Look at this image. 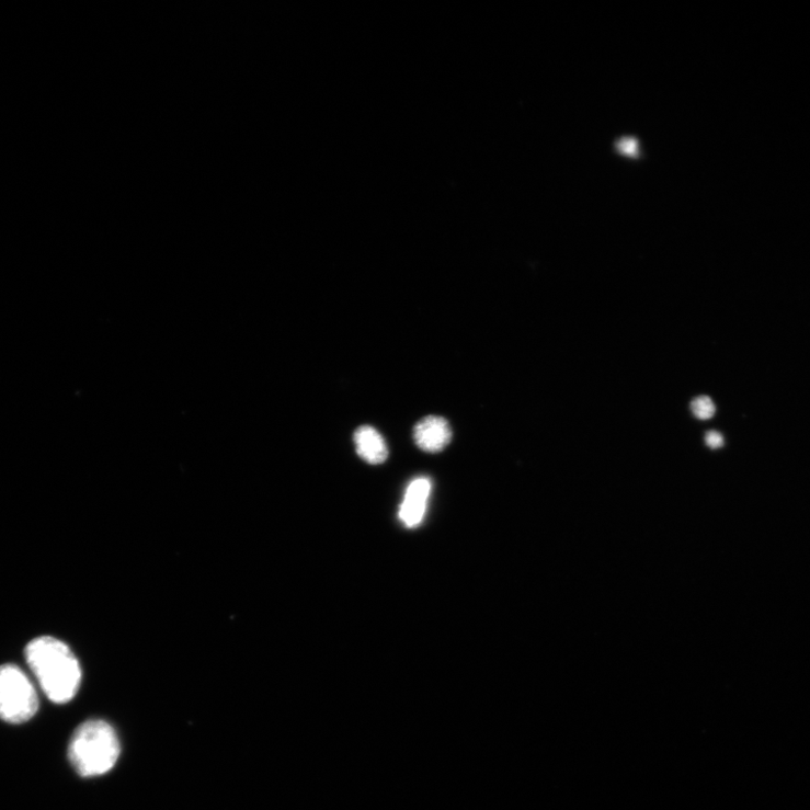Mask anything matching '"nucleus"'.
<instances>
[{"label": "nucleus", "mask_w": 810, "mask_h": 810, "mask_svg": "<svg viewBox=\"0 0 810 810\" xmlns=\"http://www.w3.org/2000/svg\"><path fill=\"white\" fill-rule=\"evenodd\" d=\"M26 662L42 692L56 704L73 699L81 684V669L71 649L53 636H39L25 649Z\"/></svg>", "instance_id": "1"}, {"label": "nucleus", "mask_w": 810, "mask_h": 810, "mask_svg": "<svg viewBox=\"0 0 810 810\" xmlns=\"http://www.w3.org/2000/svg\"><path fill=\"white\" fill-rule=\"evenodd\" d=\"M121 745L116 732L104 720L94 719L80 725L69 744V760L82 777H98L111 772L116 764Z\"/></svg>", "instance_id": "2"}, {"label": "nucleus", "mask_w": 810, "mask_h": 810, "mask_svg": "<svg viewBox=\"0 0 810 810\" xmlns=\"http://www.w3.org/2000/svg\"><path fill=\"white\" fill-rule=\"evenodd\" d=\"M38 709L33 682L18 665L0 666V718L10 723L30 720Z\"/></svg>", "instance_id": "3"}, {"label": "nucleus", "mask_w": 810, "mask_h": 810, "mask_svg": "<svg viewBox=\"0 0 810 810\" xmlns=\"http://www.w3.org/2000/svg\"><path fill=\"white\" fill-rule=\"evenodd\" d=\"M415 445L423 452L438 453L452 441V430L446 419L437 415L423 418L413 432Z\"/></svg>", "instance_id": "4"}, {"label": "nucleus", "mask_w": 810, "mask_h": 810, "mask_svg": "<svg viewBox=\"0 0 810 810\" xmlns=\"http://www.w3.org/2000/svg\"><path fill=\"white\" fill-rule=\"evenodd\" d=\"M431 491L432 482L427 478L415 479L408 487L399 513L401 522L408 528H415L423 521Z\"/></svg>", "instance_id": "5"}, {"label": "nucleus", "mask_w": 810, "mask_h": 810, "mask_svg": "<svg viewBox=\"0 0 810 810\" xmlns=\"http://www.w3.org/2000/svg\"><path fill=\"white\" fill-rule=\"evenodd\" d=\"M354 441L357 454L368 464L378 465L387 460L389 456L387 443L369 425H363L358 429L355 432Z\"/></svg>", "instance_id": "6"}, {"label": "nucleus", "mask_w": 810, "mask_h": 810, "mask_svg": "<svg viewBox=\"0 0 810 810\" xmlns=\"http://www.w3.org/2000/svg\"><path fill=\"white\" fill-rule=\"evenodd\" d=\"M692 411L700 420H708L714 417L716 407L708 397H699L692 402Z\"/></svg>", "instance_id": "7"}, {"label": "nucleus", "mask_w": 810, "mask_h": 810, "mask_svg": "<svg viewBox=\"0 0 810 810\" xmlns=\"http://www.w3.org/2000/svg\"><path fill=\"white\" fill-rule=\"evenodd\" d=\"M616 148H617V150L620 153L627 155V156H630V157L638 156V153H639V151L637 149L638 148L637 140L634 139V138H621V139H619V141L616 144Z\"/></svg>", "instance_id": "8"}, {"label": "nucleus", "mask_w": 810, "mask_h": 810, "mask_svg": "<svg viewBox=\"0 0 810 810\" xmlns=\"http://www.w3.org/2000/svg\"><path fill=\"white\" fill-rule=\"evenodd\" d=\"M706 444L712 449H718L723 445L722 436L717 432H709L705 437Z\"/></svg>", "instance_id": "9"}]
</instances>
